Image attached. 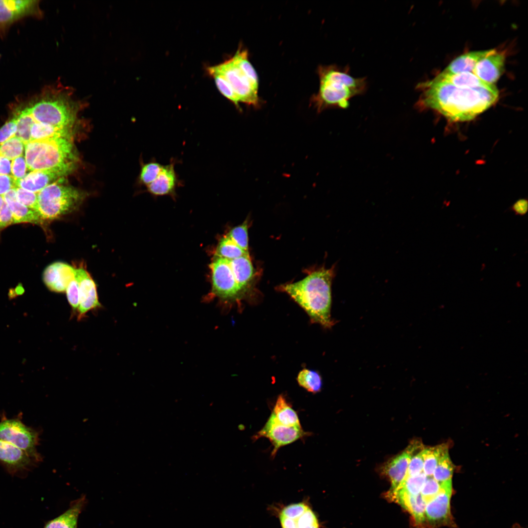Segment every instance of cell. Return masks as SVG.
Wrapping results in <instances>:
<instances>
[{"mask_svg":"<svg viewBox=\"0 0 528 528\" xmlns=\"http://www.w3.org/2000/svg\"><path fill=\"white\" fill-rule=\"evenodd\" d=\"M417 88L421 91L417 107L434 110L454 122L474 119L494 105L499 97L494 85L464 88L434 78L418 84Z\"/></svg>","mask_w":528,"mask_h":528,"instance_id":"6da1fadb","label":"cell"},{"mask_svg":"<svg viewBox=\"0 0 528 528\" xmlns=\"http://www.w3.org/2000/svg\"><path fill=\"white\" fill-rule=\"evenodd\" d=\"M334 266L320 268L303 279L281 286L307 313L312 323L330 329L335 322L331 319V286L334 277Z\"/></svg>","mask_w":528,"mask_h":528,"instance_id":"7a4b0ae2","label":"cell"},{"mask_svg":"<svg viewBox=\"0 0 528 528\" xmlns=\"http://www.w3.org/2000/svg\"><path fill=\"white\" fill-rule=\"evenodd\" d=\"M319 75V90L313 102L319 112L330 108L346 109L351 98L364 94L367 89V79L352 76L348 66H321Z\"/></svg>","mask_w":528,"mask_h":528,"instance_id":"3957f363","label":"cell"},{"mask_svg":"<svg viewBox=\"0 0 528 528\" xmlns=\"http://www.w3.org/2000/svg\"><path fill=\"white\" fill-rule=\"evenodd\" d=\"M72 94L70 88L58 84L47 87L37 101L25 108L36 122L72 128L80 107Z\"/></svg>","mask_w":528,"mask_h":528,"instance_id":"277c9868","label":"cell"},{"mask_svg":"<svg viewBox=\"0 0 528 528\" xmlns=\"http://www.w3.org/2000/svg\"><path fill=\"white\" fill-rule=\"evenodd\" d=\"M25 158L30 171L56 170L68 174L78 160L71 137H55L25 144Z\"/></svg>","mask_w":528,"mask_h":528,"instance_id":"5b68a950","label":"cell"},{"mask_svg":"<svg viewBox=\"0 0 528 528\" xmlns=\"http://www.w3.org/2000/svg\"><path fill=\"white\" fill-rule=\"evenodd\" d=\"M65 177L37 193V214L43 221L51 220L75 211L86 194L65 182Z\"/></svg>","mask_w":528,"mask_h":528,"instance_id":"8992f818","label":"cell"},{"mask_svg":"<svg viewBox=\"0 0 528 528\" xmlns=\"http://www.w3.org/2000/svg\"><path fill=\"white\" fill-rule=\"evenodd\" d=\"M21 416L19 414L15 418H8L4 412L1 414L0 440L21 448L40 463L43 461V456L37 451L40 441V431L24 424Z\"/></svg>","mask_w":528,"mask_h":528,"instance_id":"52a82bcc","label":"cell"},{"mask_svg":"<svg viewBox=\"0 0 528 528\" xmlns=\"http://www.w3.org/2000/svg\"><path fill=\"white\" fill-rule=\"evenodd\" d=\"M210 67L225 77L237 95L240 102L254 107L259 105L258 85L250 80L232 57L220 65Z\"/></svg>","mask_w":528,"mask_h":528,"instance_id":"ba28073f","label":"cell"},{"mask_svg":"<svg viewBox=\"0 0 528 528\" xmlns=\"http://www.w3.org/2000/svg\"><path fill=\"white\" fill-rule=\"evenodd\" d=\"M212 293L224 301L240 300L244 293L238 285L229 261L215 256L210 265Z\"/></svg>","mask_w":528,"mask_h":528,"instance_id":"9c48e42d","label":"cell"},{"mask_svg":"<svg viewBox=\"0 0 528 528\" xmlns=\"http://www.w3.org/2000/svg\"><path fill=\"white\" fill-rule=\"evenodd\" d=\"M438 494L426 505L425 517L434 527L448 526L455 528L450 510L452 494V479L440 483Z\"/></svg>","mask_w":528,"mask_h":528,"instance_id":"30bf717a","label":"cell"},{"mask_svg":"<svg viewBox=\"0 0 528 528\" xmlns=\"http://www.w3.org/2000/svg\"><path fill=\"white\" fill-rule=\"evenodd\" d=\"M308 435L302 426H287L280 423L271 414L265 425L253 439L257 440L262 437L268 439L274 447L271 453L274 457L280 447Z\"/></svg>","mask_w":528,"mask_h":528,"instance_id":"8fae6325","label":"cell"},{"mask_svg":"<svg viewBox=\"0 0 528 528\" xmlns=\"http://www.w3.org/2000/svg\"><path fill=\"white\" fill-rule=\"evenodd\" d=\"M278 516L281 528H319L317 517L308 501L286 505Z\"/></svg>","mask_w":528,"mask_h":528,"instance_id":"7c38bea8","label":"cell"},{"mask_svg":"<svg viewBox=\"0 0 528 528\" xmlns=\"http://www.w3.org/2000/svg\"><path fill=\"white\" fill-rule=\"evenodd\" d=\"M38 464L23 450L0 440V465L11 475L23 476Z\"/></svg>","mask_w":528,"mask_h":528,"instance_id":"4fadbf2b","label":"cell"},{"mask_svg":"<svg viewBox=\"0 0 528 528\" xmlns=\"http://www.w3.org/2000/svg\"><path fill=\"white\" fill-rule=\"evenodd\" d=\"M75 278L79 285V305L77 317L78 321L86 317L90 311L101 308L96 286L89 273L84 268L75 269Z\"/></svg>","mask_w":528,"mask_h":528,"instance_id":"5bb4252c","label":"cell"},{"mask_svg":"<svg viewBox=\"0 0 528 528\" xmlns=\"http://www.w3.org/2000/svg\"><path fill=\"white\" fill-rule=\"evenodd\" d=\"M40 14L38 0H0V26L24 16Z\"/></svg>","mask_w":528,"mask_h":528,"instance_id":"9a60e30c","label":"cell"},{"mask_svg":"<svg viewBox=\"0 0 528 528\" xmlns=\"http://www.w3.org/2000/svg\"><path fill=\"white\" fill-rule=\"evenodd\" d=\"M75 269L63 262H55L44 270L43 280L51 291L62 293L66 291L69 283L75 278Z\"/></svg>","mask_w":528,"mask_h":528,"instance_id":"2e32d148","label":"cell"},{"mask_svg":"<svg viewBox=\"0 0 528 528\" xmlns=\"http://www.w3.org/2000/svg\"><path fill=\"white\" fill-rule=\"evenodd\" d=\"M176 160L172 159L169 164L163 165L156 178L148 185L147 191L154 196L176 195V188L181 184L175 169Z\"/></svg>","mask_w":528,"mask_h":528,"instance_id":"e0dca14e","label":"cell"},{"mask_svg":"<svg viewBox=\"0 0 528 528\" xmlns=\"http://www.w3.org/2000/svg\"><path fill=\"white\" fill-rule=\"evenodd\" d=\"M505 61L504 54L495 49L478 61L472 73L486 83L494 85L504 71Z\"/></svg>","mask_w":528,"mask_h":528,"instance_id":"ac0fdd59","label":"cell"},{"mask_svg":"<svg viewBox=\"0 0 528 528\" xmlns=\"http://www.w3.org/2000/svg\"><path fill=\"white\" fill-rule=\"evenodd\" d=\"M68 175L56 170L31 171L22 178L17 180V187L38 193L47 186Z\"/></svg>","mask_w":528,"mask_h":528,"instance_id":"d6986e66","label":"cell"},{"mask_svg":"<svg viewBox=\"0 0 528 528\" xmlns=\"http://www.w3.org/2000/svg\"><path fill=\"white\" fill-rule=\"evenodd\" d=\"M388 497L399 504L407 509L414 517L417 524H422L426 519L425 510L426 503L419 493L417 495L410 494L401 487L389 492Z\"/></svg>","mask_w":528,"mask_h":528,"instance_id":"ffe728a7","label":"cell"},{"mask_svg":"<svg viewBox=\"0 0 528 528\" xmlns=\"http://www.w3.org/2000/svg\"><path fill=\"white\" fill-rule=\"evenodd\" d=\"M85 496L73 501L62 514L48 521L44 528H77L79 516L87 503Z\"/></svg>","mask_w":528,"mask_h":528,"instance_id":"44dd1931","label":"cell"},{"mask_svg":"<svg viewBox=\"0 0 528 528\" xmlns=\"http://www.w3.org/2000/svg\"><path fill=\"white\" fill-rule=\"evenodd\" d=\"M3 198L11 211L13 223H32L40 224L43 223L36 212L18 201L16 188L8 191L3 196Z\"/></svg>","mask_w":528,"mask_h":528,"instance_id":"7402d4cb","label":"cell"},{"mask_svg":"<svg viewBox=\"0 0 528 528\" xmlns=\"http://www.w3.org/2000/svg\"><path fill=\"white\" fill-rule=\"evenodd\" d=\"M412 457L411 454L406 449L385 465L384 472L391 481L392 487L389 492L395 490L405 479Z\"/></svg>","mask_w":528,"mask_h":528,"instance_id":"603a6c76","label":"cell"},{"mask_svg":"<svg viewBox=\"0 0 528 528\" xmlns=\"http://www.w3.org/2000/svg\"><path fill=\"white\" fill-rule=\"evenodd\" d=\"M229 261L235 280L245 294L254 274L249 254Z\"/></svg>","mask_w":528,"mask_h":528,"instance_id":"cb8c5ba5","label":"cell"},{"mask_svg":"<svg viewBox=\"0 0 528 528\" xmlns=\"http://www.w3.org/2000/svg\"><path fill=\"white\" fill-rule=\"evenodd\" d=\"M494 50L492 49L471 51L462 54L453 60L443 71L451 74L465 72H472L478 61L493 52Z\"/></svg>","mask_w":528,"mask_h":528,"instance_id":"d4e9b609","label":"cell"},{"mask_svg":"<svg viewBox=\"0 0 528 528\" xmlns=\"http://www.w3.org/2000/svg\"><path fill=\"white\" fill-rule=\"evenodd\" d=\"M434 79L464 88H476L490 85L483 81L472 72H469L451 74L442 71Z\"/></svg>","mask_w":528,"mask_h":528,"instance_id":"484cf974","label":"cell"},{"mask_svg":"<svg viewBox=\"0 0 528 528\" xmlns=\"http://www.w3.org/2000/svg\"><path fill=\"white\" fill-rule=\"evenodd\" d=\"M271 414L281 424L287 426H301L296 412L283 395L277 397Z\"/></svg>","mask_w":528,"mask_h":528,"instance_id":"4316f807","label":"cell"},{"mask_svg":"<svg viewBox=\"0 0 528 528\" xmlns=\"http://www.w3.org/2000/svg\"><path fill=\"white\" fill-rule=\"evenodd\" d=\"M72 128H59L35 122L31 130V141L55 137H71Z\"/></svg>","mask_w":528,"mask_h":528,"instance_id":"83f0119b","label":"cell"},{"mask_svg":"<svg viewBox=\"0 0 528 528\" xmlns=\"http://www.w3.org/2000/svg\"><path fill=\"white\" fill-rule=\"evenodd\" d=\"M448 451L445 444L434 447H425L422 452L423 458V473L427 477H431L438 464L439 459L446 451Z\"/></svg>","mask_w":528,"mask_h":528,"instance_id":"f1b7e54d","label":"cell"},{"mask_svg":"<svg viewBox=\"0 0 528 528\" xmlns=\"http://www.w3.org/2000/svg\"><path fill=\"white\" fill-rule=\"evenodd\" d=\"M215 254L216 257L231 260L249 253L241 248L226 235L220 240Z\"/></svg>","mask_w":528,"mask_h":528,"instance_id":"f546056e","label":"cell"},{"mask_svg":"<svg viewBox=\"0 0 528 528\" xmlns=\"http://www.w3.org/2000/svg\"><path fill=\"white\" fill-rule=\"evenodd\" d=\"M298 384L308 392L313 394L319 392L322 387L321 375L316 371L304 368L298 374Z\"/></svg>","mask_w":528,"mask_h":528,"instance_id":"4dcf8cb0","label":"cell"},{"mask_svg":"<svg viewBox=\"0 0 528 528\" xmlns=\"http://www.w3.org/2000/svg\"><path fill=\"white\" fill-rule=\"evenodd\" d=\"M15 115L17 119L16 136L25 144L31 141V130L36 121L26 108L19 111Z\"/></svg>","mask_w":528,"mask_h":528,"instance_id":"1f68e13d","label":"cell"},{"mask_svg":"<svg viewBox=\"0 0 528 528\" xmlns=\"http://www.w3.org/2000/svg\"><path fill=\"white\" fill-rule=\"evenodd\" d=\"M453 471L454 465L447 451L439 459L433 474V478L439 483L446 481L452 479Z\"/></svg>","mask_w":528,"mask_h":528,"instance_id":"d6a6232c","label":"cell"},{"mask_svg":"<svg viewBox=\"0 0 528 528\" xmlns=\"http://www.w3.org/2000/svg\"><path fill=\"white\" fill-rule=\"evenodd\" d=\"M207 70L209 74L215 79L216 86L221 93L233 103L236 107H239V99L225 77L222 74L213 70L210 67H208Z\"/></svg>","mask_w":528,"mask_h":528,"instance_id":"836d02e7","label":"cell"},{"mask_svg":"<svg viewBox=\"0 0 528 528\" xmlns=\"http://www.w3.org/2000/svg\"><path fill=\"white\" fill-rule=\"evenodd\" d=\"M25 144L15 136L0 145V154L10 160L23 154Z\"/></svg>","mask_w":528,"mask_h":528,"instance_id":"e575fe53","label":"cell"},{"mask_svg":"<svg viewBox=\"0 0 528 528\" xmlns=\"http://www.w3.org/2000/svg\"><path fill=\"white\" fill-rule=\"evenodd\" d=\"M163 166L156 160H153L143 164L139 176L140 183L146 185L147 186L150 184L156 178Z\"/></svg>","mask_w":528,"mask_h":528,"instance_id":"d590c367","label":"cell"},{"mask_svg":"<svg viewBox=\"0 0 528 528\" xmlns=\"http://www.w3.org/2000/svg\"><path fill=\"white\" fill-rule=\"evenodd\" d=\"M427 478L422 472L414 476L406 477L398 487L410 494L417 495L420 493Z\"/></svg>","mask_w":528,"mask_h":528,"instance_id":"8d00e7d4","label":"cell"},{"mask_svg":"<svg viewBox=\"0 0 528 528\" xmlns=\"http://www.w3.org/2000/svg\"><path fill=\"white\" fill-rule=\"evenodd\" d=\"M247 222L232 228L227 234L237 245L246 252H248Z\"/></svg>","mask_w":528,"mask_h":528,"instance_id":"74e56055","label":"cell"},{"mask_svg":"<svg viewBox=\"0 0 528 528\" xmlns=\"http://www.w3.org/2000/svg\"><path fill=\"white\" fill-rule=\"evenodd\" d=\"M16 193L17 199L19 202L37 213V193L20 187L16 188Z\"/></svg>","mask_w":528,"mask_h":528,"instance_id":"f35d334b","label":"cell"},{"mask_svg":"<svg viewBox=\"0 0 528 528\" xmlns=\"http://www.w3.org/2000/svg\"><path fill=\"white\" fill-rule=\"evenodd\" d=\"M66 291L71 308V317H73L77 314L79 305V285L75 278L69 283Z\"/></svg>","mask_w":528,"mask_h":528,"instance_id":"ab89813d","label":"cell"},{"mask_svg":"<svg viewBox=\"0 0 528 528\" xmlns=\"http://www.w3.org/2000/svg\"><path fill=\"white\" fill-rule=\"evenodd\" d=\"M440 490V483L433 478L427 477L420 491V494L427 504L438 494Z\"/></svg>","mask_w":528,"mask_h":528,"instance_id":"60d3db41","label":"cell"},{"mask_svg":"<svg viewBox=\"0 0 528 528\" xmlns=\"http://www.w3.org/2000/svg\"><path fill=\"white\" fill-rule=\"evenodd\" d=\"M27 169V166L24 155L22 154L12 160L11 176L16 180L25 176Z\"/></svg>","mask_w":528,"mask_h":528,"instance_id":"b9f144b4","label":"cell"},{"mask_svg":"<svg viewBox=\"0 0 528 528\" xmlns=\"http://www.w3.org/2000/svg\"><path fill=\"white\" fill-rule=\"evenodd\" d=\"M17 119L16 115L0 128V145L16 136Z\"/></svg>","mask_w":528,"mask_h":528,"instance_id":"7bdbcfd3","label":"cell"},{"mask_svg":"<svg viewBox=\"0 0 528 528\" xmlns=\"http://www.w3.org/2000/svg\"><path fill=\"white\" fill-rule=\"evenodd\" d=\"M422 452L415 455L411 459L406 477L414 476L422 472L424 462Z\"/></svg>","mask_w":528,"mask_h":528,"instance_id":"ee69618b","label":"cell"},{"mask_svg":"<svg viewBox=\"0 0 528 528\" xmlns=\"http://www.w3.org/2000/svg\"><path fill=\"white\" fill-rule=\"evenodd\" d=\"M16 188L17 180L12 176L0 175V196H3L10 190Z\"/></svg>","mask_w":528,"mask_h":528,"instance_id":"f6af8a7d","label":"cell"},{"mask_svg":"<svg viewBox=\"0 0 528 528\" xmlns=\"http://www.w3.org/2000/svg\"><path fill=\"white\" fill-rule=\"evenodd\" d=\"M12 223L13 219L11 211L4 202L0 211V230Z\"/></svg>","mask_w":528,"mask_h":528,"instance_id":"bcb514c9","label":"cell"},{"mask_svg":"<svg viewBox=\"0 0 528 528\" xmlns=\"http://www.w3.org/2000/svg\"><path fill=\"white\" fill-rule=\"evenodd\" d=\"M11 162L12 160L0 154V175L11 176Z\"/></svg>","mask_w":528,"mask_h":528,"instance_id":"7dc6e473","label":"cell"},{"mask_svg":"<svg viewBox=\"0 0 528 528\" xmlns=\"http://www.w3.org/2000/svg\"><path fill=\"white\" fill-rule=\"evenodd\" d=\"M512 209L516 215L524 216L528 211L527 201L525 199L518 200L513 205Z\"/></svg>","mask_w":528,"mask_h":528,"instance_id":"c3c4849f","label":"cell"},{"mask_svg":"<svg viewBox=\"0 0 528 528\" xmlns=\"http://www.w3.org/2000/svg\"><path fill=\"white\" fill-rule=\"evenodd\" d=\"M4 202L3 196H0V211L2 207V205Z\"/></svg>","mask_w":528,"mask_h":528,"instance_id":"681fc988","label":"cell"},{"mask_svg":"<svg viewBox=\"0 0 528 528\" xmlns=\"http://www.w3.org/2000/svg\"><path fill=\"white\" fill-rule=\"evenodd\" d=\"M513 528H522L520 527V526H519V525H517V524H516V525H515L514 526V527H513Z\"/></svg>","mask_w":528,"mask_h":528,"instance_id":"f907efd6","label":"cell"}]
</instances>
